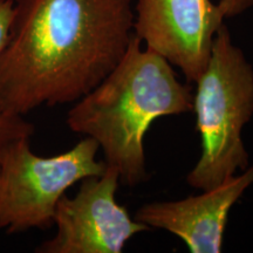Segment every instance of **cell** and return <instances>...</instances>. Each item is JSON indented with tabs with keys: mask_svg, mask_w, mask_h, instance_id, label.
<instances>
[{
	"mask_svg": "<svg viewBox=\"0 0 253 253\" xmlns=\"http://www.w3.org/2000/svg\"><path fill=\"white\" fill-rule=\"evenodd\" d=\"M30 140L21 136L0 148V229L7 233L50 227L66 191L107 168L96 158L100 147L91 137L52 157L33 153Z\"/></svg>",
	"mask_w": 253,
	"mask_h": 253,
	"instance_id": "cell-4",
	"label": "cell"
},
{
	"mask_svg": "<svg viewBox=\"0 0 253 253\" xmlns=\"http://www.w3.org/2000/svg\"><path fill=\"white\" fill-rule=\"evenodd\" d=\"M0 53V115L77 102L121 61L134 37L131 0H13Z\"/></svg>",
	"mask_w": 253,
	"mask_h": 253,
	"instance_id": "cell-1",
	"label": "cell"
},
{
	"mask_svg": "<svg viewBox=\"0 0 253 253\" xmlns=\"http://www.w3.org/2000/svg\"><path fill=\"white\" fill-rule=\"evenodd\" d=\"M194 107L201 155L186 176L194 189H212L250 166L243 141L253 118V66L221 25L205 69L196 80Z\"/></svg>",
	"mask_w": 253,
	"mask_h": 253,
	"instance_id": "cell-3",
	"label": "cell"
},
{
	"mask_svg": "<svg viewBox=\"0 0 253 253\" xmlns=\"http://www.w3.org/2000/svg\"><path fill=\"white\" fill-rule=\"evenodd\" d=\"M78 194L63 195L56 205L55 235L38 246V253H121L132 237L150 229L132 219L116 201L119 172L107 166L99 176L80 182Z\"/></svg>",
	"mask_w": 253,
	"mask_h": 253,
	"instance_id": "cell-5",
	"label": "cell"
},
{
	"mask_svg": "<svg viewBox=\"0 0 253 253\" xmlns=\"http://www.w3.org/2000/svg\"><path fill=\"white\" fill-rule=\"evenodd\" d=\"M224 20L211 0H137L134 36L196 82Z\"/></svg>",
	"mask_w": 253,
	"mask_h": 253,
	"instance_id": "cell-6",
	"label": "cell"
},
{
	"mask_svg": "<svg viewBox=\"0 0 253 253\" xmlns=\"http://www.w3.org/2000/svg\"><path fill=\"white\" fill-rule=\"evenodd\" d=\"M218 8L224 19H229L243 14L253 7V0H219Z\"/></svg>",
	"mask_w": 253,
	"mask_h": 253,
	"instance_id": "cell-10",
	"label": "cell"
},
{
	"mask_svg": "<svg viewBox=\"0 0 253 253\" xmlns=\"http://www.w3.org/2000/svg\"><path fill=\"white\" fill-rule=\"evenodd\" d=\"M252 185L253 164L197 196L144 204L135 219L178 237L191 253H220L231 209Z\"/></svg>",
	"mask_w": 253,
	"mask_h": 253,
	"instance_id": "cell-7",
	"label": "cell"
},
{
	"mask_svg": "<svg viewBox=\"0 0 253 253\" xmlns=\"http://www.w3.org/2000/svg\"><path fill=\"white\" fill-rule=\"evenodd\" d=\"M13 0H0V53L8 37V31L13 19Z\"/></svg>",
	"mask_w": 253,
	"mask_h": 253,
	"instance_id": "cell-9",
	"label": "cell"
},
{
	"mask_svg": "<svg viewBox=\"0 0 253 253\" xmlns=\"http://www.w3.org/2000/svg\"><path fill=\"white\" fill-rule=\"evenodd\" d=\"M34 126L23 116L0 115V148L7 142L21 136H32Z\"/></svg>",
	"mask_w": 253,
	"mask_h": 253,
	"instance_id": "cell-8",
	"label": "cell"
},
{
	"mask_svg": "<svg viewBox=\"0 0 253 253\" xmlns=\"http://www.w3.org/2000/svg\"><path fill=\"white\" fill-rule=\"evenodd\" d=\"M194 93L177 79L171 63L143 48L132 37L116 67L75 102L67 114L72 131L99 144L104 162L120 183L136 186L148 179L144 137L155 120L192 112Z\"/></svg>",
	"mask_w": 253,
	"mask_h": 253,
	"instance_id": "cell-2",
	"label": "cell"
}]
</instances>
